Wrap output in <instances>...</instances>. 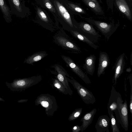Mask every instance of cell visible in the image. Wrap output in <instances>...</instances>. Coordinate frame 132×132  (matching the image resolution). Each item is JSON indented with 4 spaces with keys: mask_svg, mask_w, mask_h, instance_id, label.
I'll list each match as a JSON object with an SVG mask.
<instances>
[{
    "mask_svg": "<svg viewBox=\"0 0 132 132\" xmlns=\"http://www.w3.org/2000/svg\"><path fill=\"white\" fill-rule=\"evenodd\" d=\"M61 57L66 64L67 67L79 76L85 83L87 84L91 83L90 79L74 61L70 57L64 55H62Z\"/></svg>",
    "mask_w": 132,
    "mask_h": 132,
    "instance_id": "7",
    "label": "cell"
},
{
    "mask_svg": "<svg viewBox=\"0 0 132 132\" xmlns=\"http://www.w3.org/2000/svg\"><path fill=\"white\" fill-rule=\"evenodd\" d=\"M117 109L120 118L122 126L125 131L128 127V113L127 103L126 100L124 103L121 99L118 97L117 99Z\"/></svg>",
    "mask_w": 132,
    "mask_h": 132,
    "instance_id": "8",
    "label": "cell"
},
{
    "mask_svg": "<svg viewBox=\"0 0 132 132\" xmlns=\"http://www.w3.org/2000/svg\"><path fill=\"white\" fill-rule=\"evenodd\" d=\"M66 4L69 9L74 15H78L80 17L87 14L86 11L80 4L74 3L69 0H65Z\"/></svg>",
    "mask_w": 132,
    "mask_h": 132,
    "instance_id": "15",
    "label": "cell"
},
{
    "mask_svg": "<svg viewBox=\"0 0 132 132\" xmlns=\"http://www.w3.org/2000/svg\"><path fill=\"white\" fill-rule=\"evenodd\" d=\"M69 32L74 37L86 43L94 49H97L98 47L97 45L85 36L77 31L71 30Z\"/></svg>",
    "mask_w": 132,
    "mask_h": 132,
    "instance_id": "21",
    "label": "cell"
},
{
    "mask_svg": "<svg viewBox=\"0 0 132 132\" xmlns=\"http://www.w3.org/2000/svg\"><path fill=\"white\" fill-rule=\"evenodd\" d=\"M41 103L42 105L45 108H47L49 105V103L46 101H43L41 102Z\"/></svg>",
    "mask_w": 132,
    "mask_h": 132,
    "instance_id": "28",
    "label": "cell"
},
{
    "mask_svg": "<svg viewBox=\"0 0 132 132\" xmlns=\"http://www.w3.org/2000/svg\"><path fill=\"white\" fill-rule=\"evenodd\" d=\"M0 8L5 21L7 23L11 22L12 19L11 10L5 0H0Z\"/></svg>",
    "mask_w": 132,
    "mask_h": 132,
    "instance_id": "20",
    "label": "cell"
},
{
    "mask_svg": "<svg viewBox=\"0 0 132 132\" xmlns=\"http://www.w3.org/2000/svg\"><path fill=\"white\" fill-rule=\"evenodd\" d=\"M72 132H79L81 131V126L75 125L72 127Z\"/></svg>",
    "mask_w": 132,
    "mask_h": 132,
    "instance_id": "27",
    "label": "cell"
},
{
    "mask_svg": "<svg viewBox=\"0 0 132 132\" xmlns=\"http://www.w3.org/2000/svg\"><path fill=\"white\" fill-rule=\"evenodd\" d=\"M76 31L87 37L94 43L97 42L101 37L92 24L84 21L77 22L75 24Z\"/></svg>",
    "mask_w": 132,
    "mask_h": 132,
    "instance_id": "4",
    "label": "cell"
},
{
    "mask_svg": "<svg viewBox=\"0 0 132 132\" xmlns=\"http://www.w3.org/2000/svg\"><path fill=\"white\" fill-rule=\"evenodd\" d=\"M68 81L76 90L78 93L83 101L87 104H93L96 102L95 98L92 92L83 86L73 78L70 79L67 77Z\"/></svg>",
    "mask_w": 132,
    "mask_h": 132,
    "instance_id": "5",
    "label": "cell"
},
{
    "mask_svg": "<svg viewBox=\"0 0 132 132\" xmlns=\"http://www.w3.org/2000/svg\"><path fill=\"white\" fill-rule=\"evenodd\" d=\"M122 60L123 57L122 56H121L119 59L117 64L114 78V84H116L117 79L119 76L120 73L122 63Z\"/></svg>",
    "mask_w": 132,
    "mask_h": 132,
    "instance_id": "25",
    "label": "cell"
},
{
    "mask_svg": "<svg viewBox=\"0 0 132 132\" xmlns=\"http://www.w3.org/2000/svg\"><path fill=\"white\" fill-rule=\"evenodd\" d=\"M50 0L55 7L58 21L62 28L68 31H76L75 24L77 21L67 6L65 0Z\"/></svg>",
    "mask_w": 132,
    "mask_h": 132,
    "instance_id": "1",
    "label": "cell"
},
{
    "mask_svg": "<svg viewBox=\"0 0 132 132\" xmlns=\"http://www.w3.org/2000/svg\"><path fill=\"white\" fill-rule=\"evenodd\" d=\"M96 112V109L94 108L83 116L80 120V121L82 122L80 126L81 132L85 130L91 123Z\"/></svg>",
    "mask_w": 132,
    "mask_h": 132,
    "instance_id": "16",
    "label": "cell"
},
{
    "mask_svg": "<svg viewBox=\"0 0 132 132\" xmlns=\"http://www.w3.org/2000/svg\"><path fill=\"white\" fill-rule=\"evenodd\" d=\"M35 3L41 7L46 9L53 15L55 21V25L57 29H59V22L56 16L55 7L50 0H33Z\"/></svg>",
    "mask_w": 132,
    "mask_h": 132,
    "instance_id": "11",
    "label": "cell"
},
{
    "mask_svg": "<svg viewBox=\"0 0 132 132\" xmlns=\"http://www.w3.org/2000/svg\"><path fill=\"white\" fill-rule=\"evenodd\" d=\"M51 67L54 68L55 71L57 73V79L61 82L67 89L69 93V95H71L73 94V91L70 88L67 77H69L71 79L73 78L70 77L65 69L61 65L55 64Z\"/></svg>",
    "mask_w": 132,
    "mask_h": 132,
    "instance_id": "9",
    "label": "cell"
},
{
    "mask_svg": "<svg viewBox=\"0 0 132 132\" xmlns=\"http://www.w3.org/2000/svg\"><path fill=\"white\" fill-rule=\"evenodd\" d=\"M59 29L53 36L55 43L66 50L75 53L81 52L80 48L70 38L64 29L60 27Z\"/></svg>",
    "mask_w": 132,
    "mask_h": 132,
    "instance_id": "3",
    "label": "cell"
},
{
    "mask_svg": "<svg viewBox=\"0 0 132 132\" xmlns=\"http://www.w3.org/2000/svg\"><path fill=\"white\" fill-rule=\"evenodd\" d=\"M131 0V1L132 2V0Z\"/></svg>",
    "mask_w": 132,
    "mask_h": 132,
    "instance_id": "30",
    "label": "cell"
},
{
    "mask_svg": "<svg viewBox=\"0 0 132 132\" xmlns=\"http://www.w3.org/2000/svg\"><path fill=\"white\" fill-rule=\"evenodd\" d=\"M93 12L97 15H103L104 12L97 0H81Z\"/></svg>",
    "mask_w": 132,
    "mask_h": 132,
    "instance_id": "14",
    "label": "cell"
},
{
    "mask_svg": "<svg viewBox=\"0 0 132 132\" xmlns=\"http://www.w3.org/2000/svg\"><path fill=\"white\" fill-rule=\"evenodd\" d=\"M48 55L45 51H42L35 53L26 59L24 63L33 65L34 63L40 60Z\"/></svg>",
    "mask_w": 132,
    "mask_h": 132,
    "instance_id": "19",
    "label": "cell"
},
{
    "mask_svg": "<svg viewBox=\"0 0 132 132\" xmlns=\"http://www.w3.org/2000/svg\"><path fill=\"white\" fill-rule=\"evenodd\" d=\"M109 63V59L107 54L104 52L100 53L99 63L97 71V76L99 77L103 74Z\"/></svg>",
    "mask_w": 132,
    "mask_h": 132,
    "instance_id": "18",
    "label": "cell"
},
{
    "mask_svg": "<svg viewBox=\"0 0 132 132\" xmlns=\"http://www.w3.org/2000/svg\"><path fill=\"white\" fill-rule=\"evenodd\" d=\"M130 110L131 114V124H132V79L130 78Z\"/></svg>",
    "mask_w": 132,
    "mask_h": 132,
    "instance_id": "26",
    "label": "cell"
},
{
    "mask_svg": "<svg viewBox=\"0 0 132 132\" xmlns=\"http://www.w3.org/2000/svg\"><path fill=\"white\" fill-rule=\"evenodd\" d=\"M108 114L110 117L111 122V129L112 132H120V131L117 125L116 119L112 111L108 107Z\"/></svg>",
    "mask_w": 132,
    "mask_h": 132,
    "instance_id": "22",
    "label": "cell"
},
{
    "mask_svg": "<svg viewBox=\"0 0 132 132\" xmlns=\"http://www.w3.org/2000/svg\"><path fill=\"white\" fill-rule=\"evenodd\" d=\"M32 4L36 14L35 19L32 20V21L52 32L55 31L57 29L55 24L46 11L35 3H33Z\"/></svg>",
    "mask_w": 132,
    "mask_h": 132,
    "instance_id": "2",
    "label": "cell"
},
{
    "mask_svg": "<svg viewBox=\"0 0 132 132\" xmlns=\"http://www.w3.org/2000/svg\"><path fill=\"white\" fill-rule=\"evenodd\" d=\"M110 119L107 115L100 116L95 125L97 132H109Z\"/></svg>",
    "mask_w": 132,
    "mask_h": 132,
    "instance_id": "13",
    "label": "cell"
},
{
    "mask_svg": "<svg viewBox=\"0 0 132 132\" xmlns=\"http://www.w3.org/2000/svg\"><path fill=\"white\" fill-rule=\"evenodd\" d=\"M80 17L89 23L94 26L104 35L108 34L111 30L112 26L111 24L95 20L91 18H85L82 16Z\"/></svg>",
    "mask_w": 132,
    "mask_h": 132,
    "instance_id": "10",
    "label": "cell"
},
{
    "mask_svg": "<svg viewBox=\"0 0 132 132\" xmlns=\"http://www.w3.org/2000/svg\"><path fill=\"white\" fill-rule=\"evenodd\" d=\"M12 14L24 18L30 15L29 8L26 6L24 0H8Z\"/></svg>",
    "mask_w": 132,
    "mask_h": 132,
    "instance_id": "6",
    "label": "cell"
},
{
    "mask_svg": "<svg viewBox=\"0 0 132 132\" xmlns=\"http://www.w3.org/2000/svg\"><path fill=\"white\" fill-rule=\"evenodd\" d=\"M82 109L81 108L76 109L70 115L68 120L69 121H73L79 117L81 115Z\"/></svg>",
    "mask_w": 132,
    "mask_h": 132,
    "instance_id": "24",
    "label": "cell"
},
{
    "mask_svg": "<svg viewBox=\"0 0 132 132\" xmlns=\"http://www.w3.org/2000/svg\"><path fill=\"white\" fill-rule=\"evenodd\" d=\"M128 2H129L126 0H114V3L119 10L131 20H132V7L130 6Z\"/></svg>",
    "mask_w": 132,
    "mask_h": 132,
    "instance_id": "12",
    "label": "cell"
},
{
    "mask_svg": "<svg viewBox=\"0 0 132 132\" xmlns=\"http://www.w3.org/2000/svg\"><path fill=\"white\" fill-rule=\"evenodd\" d=\"M96 57L94 54H91L86 58L83 68L89 75H93L95 71V64Z\"/></svg>",
    "mask_w": 132,
    "mask_h": 132,
    "instance_id": "17",
    "label": "cell"
},
{
    "mask_svg": "<svg viewBox=\"0 0 132 132\" xmlns=\"http://www.w3.org/2000/svg\"><path fill=\"white\" fill-rule=\"evenodd\" d=\"M54 85L55 87L64 94H69L68 92L67 89L58 79H55L54 82Z\"/></svg>",
    "mask_w": 132,
    "mask_h": 132,
    "instance_id": "23",
    "label": "cell"
},
{
    "mask_svg": "<svg viewBox=\"0 0 132 132\" xmlns=\"http://www.w3.org/2000/svg\"><path fill=\"white\" fill-rule=\"evenodd\" d=\"M126 0L129 2H131V3H132V2L131 1V0Z\"/></svg>",
    "mask_w": 132,
    "mask_h": 132,
    "instance_id": "29",
    "label": "cell"
}]
</instances>
